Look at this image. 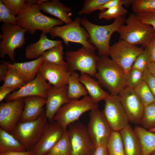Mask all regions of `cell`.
I'll return each instance as SVG.
<instances>
[{"label":"cell","instance_id":"cell-12","mask_svg":"<svg viewBox=\"0 0 155 155\" xmlns=\"http://www.w3.org/2000/svg\"><path fill=\"white\" fill-rule=\"evenodd\" d=\"M104 101V115L112 131L119 132L130 121L118 95L110 94Z\"/></svg>","mask_w":155,"mask_h":155},{"label":"cell","instance_id":"cell-34","mask_svg":"<svg viewBox=\"0 0 155 155\" xmlns=\"http://www.w3.org/2000/svg\"><path fill=\"white\" fill-rule=\"evenodd\" d=\"M140 124L148 130L155 128V102L145 106Z\"/></svg>","mask_w":155,"mask_h":155},{"label":"cell","instance_id":"cell-15","mask_svg":"<svg viewBox=\"0 0 155 155\" xmlns=\"http://www.w3.org/2000/svg\"><path fill=\"white\" fill-rule=\"evenodd\" d=\"M49 122L41 137L31 150L33 155H45L67 130H64L54 120Z\"/></svg>","mask_w":155,"mask_h":155},{"label":"cell","instance_id":"cell-29","mask_svg":"<svg viewBox=\"0 0 155 155\" xmlns=\"http://www.w3.org/2000/svg\"><path fill=\"white\" fill-rule=\"evenodd\" d=\"M109 155H125L119 132L112 131L107 142Z\"/></svg>","mask_w":155,"mask_h":155},{"label":"cell","instance_id":"cell-46","mask_svg":"<svg viewBox=\"0 0 155 155\" xmlns=\"http://www.w3.org/2000/svg\"><path fill=\"white\" fill-rule=\"evenodd\" d=\"M145 47L150 55L151 62H155V36Z\"/></svg>","mask_w":155,"mask_h":155},{"label":"cell","instance_id":"cell-8","mask_svg":"<svg viewBox=\"0 0 155 155\" xmlns=\"http://www.w3.org/2000/svg\"><path fill=\"white\" fill-rule=\"evenodd\" d=\"M65 61L69 72L78 71L94 77L97 71V64L99 56L95 51L90 50L84 46L77 51H67Z\"/></svg>","mask_w":155,"mask_h":155},{"label":"cell","instance_id":"cell-9","mask_svg":"<svg viewBox=\"0 0 155 155\" xmlns=\"http://www.w3.org/2000/svg\"><path fill=\"white\" fill-rule=\"evenodd\" d=\"M1 39L0 44V57L7 55L12 62L14 60V51L22 47L25 42V34L28 31L18 25L3 23L0 28Z\"/></svg>","mask_w":155,"mask_h":155},{"label":"cell","instance_id":"cell-2","mask_svg":"<svg viewBox=\"0 0 155 155\" xmlns=\"http://www.w3.org/2000/svg\"><path fill=\"white\" fill-rule=\"evenodd\" d=\"M95 77L100 85L113 95H118L126 86V73L108 56H99Z\"/></svg>","mask_w":155,"mask_h":155},{"label":"cell","instance_id":"cell-4","mask_svg":"<svg viewBox=\"0 0 155 155\" xmlns=\"http://www.w3.org/2000/svg\"><path fill=\"white\" fill-rule=\"evenodd\" d=\"M117 32L120 39L135 45L146 47L155 36V30L151 26L140 21L135 13H131Z\"/></svg>","mask_w":155,"mask_h":155},{"label":"cell","instance_id":"cell-19","mask_svg":"<svg viewBox=\"0 0 155 155\" xmlns=\"http://www.w3.org/2000/svg\"><path fill=\"white\" fill-rule=\"evenodd\" d=\"M71 101L68 96L67 84L58 87L52 86L46 95L45 112L48 120L53 121L54 116L61 107Z\"/></svg>","mask_w":155,"mask_h":155},{"label":"cell","instance_id":"cell-44","mask_svg":"<svg viewBox=\"0 0 155 155\" xmlns=\"http://www.w3.org/2000/svg\"><path fill=\"white\" fill-rule=\"evenodd\" d=\"M143 80L147 84L155 97V77L147 69L143 72Z\"/></svg>","mask_w":155,"mask_h":155},{"label":"cell","instance_id":"cell-28","mask_svg":"<svg viewBox=\"0 0 155 155\" xmlns=\"http://www.w3.org/2000/svg\"><path fill=\"white\" fill-rule=\"evenodd\" d=\"M26 150L24 146L13 135L0 128V153Z\"/></svg>","mask_w":155,"mask_h":155},{"label":"cell","instance_id":"cell-47","mask_svg":"<svg viewBox=\"0 0 155 155\" xmlns=\"http://www.w3.org/2000/svg\"><path fill=\"white\" fill-rule=\"evenodd\" d=\"M9 67L6 62L3 61L0 64V81H3L8 72Z\"/></svg>","mask_w":155,"mask_h":155},{"label":"cell","instance_id":"cell-45","mask_svg":"<svg viewBox=\"0 0 155 155\" xmlns=\"http://www.w3.org/2000/svg\"><path fill=\"white\" fill-rule=\"evenodd\" d=\"M92 155H109L107 142L103 143L96 147Z\"/></svg>","mask_w":155,"mask_h":155},{"label":"cell","instance_id":"cell-22","mask_svg":"<svg viewBox=\"0 0 155 155\" xmlns=\"http://www.w3.org/2000/svg\"><path fill=\"white\" fill-rule=\"evenodd\" d=\"M62 43L60 40L48 39L45 34L42 33L37 42L31 43L26 47L25 57L28 59H37L47 50Z\"/></svg>","mask_w":155,"mask_h":155},{"label":"cell","instance_id":"cell-36","mask_svg":"<svg viewBox=\"0 0 155 155\" xmlns=\"http://www.w3.org/2000/svg\"><path fill=\"white\" fill-rule=\"evenodd\" d=\"M127 12L123 6L114 7L101 11L98 14V17L100 19L110 20L123 16Z\"/></svg>","mask_w":155,"mask_h":155},{"label":"cell","instance_id":"cell-41","mask_svg":"<svg viewBox=\"0 0 155 155\" xmlns=\"http://www.w3.org/2000/svg\"><path fill=\"white\" fill-rule=\"evenodd\" d=\"M0 22L3 23L17 25V17L13 15L1 0H0Z\"/></svg>","mask_w":155,"mask_h":155},{"label":"cell","instance_id":"cell-6","mask_svg":"<svg viewBox=\"0 0 155 155\" xmlns=\"http://www.w3.org/2000/svg\"><path fill=\"white\" fill-rule=\"evenodd\" d=\"M98 107V104L89 96H86L80 100H72L63 105L54 116L53 120L66 130L69 125L78 120L84 113Z\"/></svg>","mask_w":155,"mask_h":155},{"label":"cell","instance_id":"cell-1","mask_svg":"<svg viewBox=\"0 0 155 155\" xmlns=\"http://www.w3.org/2000/svg\"><path fill=\"white\" fill-rule=\"evenodd\" d=\"M48 1L26 0L25 9L17 16V25L26 29L28 32L32 34L38 30L46 34L49 33L54 27L63 24L64 23L60 20L45 16L40 11L39 5Z\"/></svg>","mask_w":155,"mask_h":155},{"label":"cell","instance_id":"cell-48","mask_svg":"<svg viewBox=\"0 0 155 155\" xmlns=\"http://www.w3.org/2000/svg\"><path fill=\"white\" fill-rule=\"evenodd\" d=\"M17 90L10 88H0V102H1L3 99H5L6 97L11 94V92Z\"/></svg>","mask_w":155,"mask_h":155},{"label":"cell","instance_id":"cell-18","mask_svg":"<svg viewBox=\"0 0 155 155\" xmlns=\"http://www.w3.org/2000/svg\"><path fill=\"white\" fill-rule=\"evenodd\" d=\"M38 72L49 84L56 87L67 84L71 73L67 65H57L45 61L40 65Z\"/></svg>","mask_w":155,"mask_h":155},{"label":"cell","instance_id":"cell-26","mask_svg":"<svg viewBox=\"0 0 155 155\" xmlns=\"http://www.w3.org/2000/svg\"><path fill=\"white\" fill-rule=\"evenodd\" d=\"M140 142L142 155H149L155 151V132L138 125L133 128Z\"/></svg>","mask_w":155,"mask_h":155},{"label":"cell","instance_id":"cell-13","mask_svg":"<svg viewBox=\"0 0 155 155\" xmlns=\"http://www.w3.org/2000/svg\"><path fill=\"white\" fill-rule=\"evenodd\" d=\"M87 127L90 138L95 148L106 142L112 131L102 111L98 108L90 111Z\"/></svg>","mask_w":155,"mask_h":155},{"label":"cell","instance_id":"cell-14","mask_svg":"<svg viewBox=\"0 0 155 155\" xmlns=\"http://www.w3.org/2000/svg\"><path fill=\"white\" fill-rule=\"evenodd\" d=\"M118 96L130 122L140 124L145 106L134 88L126 86Z\"/></svg>","mask_w":155,"mask_h":155},{"label":"cell","instance_id":"cell-51","mask_svg":"<svg viewBox=\"0 0 155 155\" xmlns=\"http://www.w3.org/2000/svg\"><path fill=\"white\" fill-rule=\"evenodd\" d=\"M148 130L149 131H150L152 132H155V128L151 129Z\"/></svg>","mask_w":155,"mask_h":155},{"label":"cell","instance_id":"cell-16","mask_svg":"<svg viewBox=\"0 0 155 155\" xmlns=\"http://www.w3.org/2000/svg\"><path fill=\"white\" fill-rule=\"evenodd\" d=\"M38 72L33 80L26 83L21 88L8 95L5 99L6 102L33 96L46 99L47 93L52 87Z\"/></svg>","mask_w":155,"mask_h":155},{"label":"cell","instance_id":"cell-35","mask_svg":"<svg viewBox=\"0 0 155 155\" xmlns=\"http://www.w3.org/2000/svg\"><path fill=\"white\" fill-rule=\"evenodd\" d=\"M131 7L135 14L155 12V0H133Z\"/></svg>","mask_w":155,"mask_h":155},{"label":"cell","instance_id":"cell-21","mask_svg":"<svg viewBox=\"0 0 155 155\" xmlns=\"http://www.w3.org/2000/svg\"><path fill=\"white\" fill-rule=\"evenodd\" d=\"M44 60L41 56L32 61L13 64L6 62L8 66L13 69L26 83L34 80L39 68Z\"/></svg>","mask_w":155,"mask_h":155},{"label":"cell","instance_id":"cell-27","mask_svg":"<svg viewBox=\"0 0 155 155\" xmlns=\"http://www.w3.org/2000/svg\"><path fill=\"white\" fill-rule=\"evenodd\" d=\"M80 75L74 71L68 77L67 82V94L71 100H78L82 96H87L88 92L83 84L79 80Z\"/></svg>","mask_w":155,"mask_h":155},{"label":"cell","instance_id":"cell-50","mask_svg":"<svg viewBox=\"0 0 155 155\" xmlns=\"http://www.w3.org/2000/svg\"><path fill=\"white\" fill-rule=\"evenodd\" d=\"M147 70L151 74L155 77V62H151L148 66Z\"/></svg>","mask_w":155,"mask_h":155},{"label":"cell","instance_id":"cell-43","mask_svg":"<svg viewBox=\"0 0 155 155\" xmlns=\"http://www.w3.org/2000/svg\"><path fill=\"white\" fill-rule=\"evenodd\" d=\"M135 14L140 21L151 26L155 30V12H142Z\"/></svg>","mask_w":155,"mask_h":155},{"label":"cell","instance_id":"cell-25","mask_svg":"<svg viewBox=\"0 0 155 155\" xmlns=\"http://www.w3.org/2000/svg\"><path fill=\"white\" fill-rule=\"evenodd\" d=\"M79 80L86 88L89 96L96 104L102 100H104L110 94L101 88L97 80L88 74L81 73Z\"/></svg>","mask_w":155,"mask_h":155},{"label":"cell","instance_id":"cell-10","mask_svg":"<svg viewBox=\"0 0 155 155\" xmlns=\"http://www.w3.org/2000/svg\"><path fill=\"white\" fill-rule=\"evenodd\" d=\"M144 49L142 47L120 39L110 46L109 56L126 74L131 68L137 57Z\"/></svg>","mask_w":155,"mask_h":155},{"label":"cell","instance_id":"cell-30","mask_svg":"<svg viewBox=\"0 0 155 155\" xmlns=\"http://www.w3.org/2000/svg\"><path fill=\"white\" fill-rule=\"evenodd\" d=\"M63 55V48L61 44L47 50L41 56L45 61L58 65H67Z\"/></svg>","mask_w":155,"mask_h":155},{"label":"cell","instance_id":"cell-38","mask_svg":"<svg viewBox=\"0 0 155 155\" xmlns=\"http://www.w3.org/2000/svg\"><path fill=\"white\" fill-rule=\"evenodd\" d=\"M10 11L16 17L25 9L26 3L25 0H1Z\"/></svg>","mask_w":155,"mask_h":155},{"label":"cell","instance_id":"cell-40","mask_svg":"<svg viewBox=\"0 0 155 155\" xmlns=\"http://www.w3.org/2000/svg\"><path fill=\"white\" fill-rule=\"evenodd\" d=\"M108 0H85L83 6L78 12L79 15L88 14L96 10L99 7L106 3Z\"/></svg>","mask_w":155,"mask_h":155},{"label":"cell","instance_id":"cell-11","mask_svg":"<svg viewBox=\"0 0 155 155\" xmlns=\"http://www.w3.org/2000/svg\"><path fill=\"white\" fill-rule=\"evenodd\" d=\"M67 128L71 155H92L95 148L88 134L87 127L82 123L75 122Z\"/></svg>","mask_w":155,"mask_h":155},{"label":"cell","instance_id":"cell-37","mask_svg":"<svg viewBox=\"0 0 155 155\" xmlns=\"http://www.w3.org/2000/svg\"><path fill=\"white\" fill-rule=\"evenodd\" d=\"M151 62L150 55L146 48L137 57L131 68H135L144 72L147 69Z\"/></svg>","mask_w":155,"mask_h":155},{"label":"cell","instance_id":"cell-52","mask_svg":"<svg viewBox=\"0 0 155 155\" xmlns=\"http://www.w3.org/2000/svg\"><path fill=\"white\" fill-rule=\"evenodd\" d=\"M149 155H155V151L151 153Z\"/></svg>","mask_w":155,"mask_h":155},{"label":"cell","instance_id":"cell-31","mask_svg":"<svg viewBox=\"0 0 155 155\" xmlns=\"http://www.w3.org/2000/svg\"><path fill=\"white\" fill-rule=\"evenodd\" d=\"M45 155H71V149L67 132L63 135Z\"/></svg>","mask_w":155,"mask_h":155},{"label":"cell","instance_id":"cell-23","mask_svg":"<svg viewBox=\"0 0 155 155\" xmlns=\"http://www.w3.org/2000/svg\"><path fill=\"white\" fill-rule=\"evenodd\" d=\"M39 7L40 10L56 17L66 24L73 21L69 15L71 11V8L66 6L59 0H49L41 3Z\"/></svg>","mask_w":155,"mask_h":155},{"label":"cell","instance_id":"cell-3","mask_svg":"<svg viewBox=\"0 0 155 155\" xmlns=\"http://www.w3.org/2000/svg\"><path fill=\"white\" fill-rule=\"evenodd\" d=\"M125 20L124 16H122L115 19L110 24L102 26L93 24L83 17L81 24L88 33L90 42L97 49L98 55L108 56L111 37L125 23Z\"/></svg>","mask_w":155,"mask_h":155},{"label":"cell","instance_id":"cell-49","mask_svg":"<svg viewBox=\"0 0 155 155\" xmlns=\"http://www.w3.org/2000/svg\"><path fill=\"white\" fill-rule=\"evenodd\" d=\"M0 155H33V153L31 150L22 151H7L0 153Z\"/></svg>","mask_w":155,"mask_h":155},{"label":"cell","instance_id":"cell-42","mask_svg":"<svg viewBox=\"0 0 155 155\" xmlns=\"http://www.w3.org/2000/svg\"><path fill=\"white\" fill-rule=\"evenodd\" d=\"M133 1V0H108L98 7L96 10L102 11L112 8L123 6V5L129 6L131 5Z\"/></svg>","mask_w":155,"mask_h":155},{"label":"cell","instance_id":"cell-32","mask_svg":"<svg viewBox=\"0 0 155 155\" xmlns=\"http://www.w3.org/2000/svg\"><path fill=\"white\" fill-rule=\"evenodd\" d=\"M134 89L144 106L155 102V96L143 80L140 81Z\"/></svg>","mask_w":155,"mask_h":155},{"label":"cell","instance_id":"cell-20","mask_svg":"<svg viewBox=\"0 0 155 155\" xmlns=\"http://www.w3.org/2000/svg\"><path fill=\"white\" fill-rule=\"evenodd\" d=\"M46 98L38 96L27 97L23 98L24 106L20 122L34 120L37 119L44 111Z\"/></svg>","mask_w":155,"mask_h":155},{"label":"cell","instance_id":"cell-33","mask_svg":"<svg viewBox=\"0 0 155 155\" xmlns=\"http://www.w3.org/2000/svg\"><path fill=\"white\" fill-rule=\"evenodd\" d=\"M9 67L7 74L0 88H10L18 90L26 82L13 69Z\"/></svg>","mask_w":155,"mask_h":155},{"label":"cell","instance_id":"cell-7","mask_svg":"<svg viewBox=\"0 0 155 155\" xmlns=\"http://www.w3.org/2000/svg\"><path fill=\"white\" fill-rule=\"evenodd\" d=\"M81 20L77 17L69 24L54 27L49 33L53 39L57 37L61 38L67 45L70 42L79 43L90 50L95 51L96 49L90 42L88 32L81 26Z\"/></svg>","mask_w":155,"mask_h":155},{"label":"cell","instance_id":"cell-24","mask_svg":"<svg viewBox=\"0 0 155 155\" xmlns=\"http://www.w3.org/2000/svg\"><path fill=\"white\" fill-rule=\"evenodd\" d=\"M125 155H142L139 139L133 128L129 124L119 131Z\"/></svg>","mask_w":155,"mask_h":155},{"label":"cell","instance_id":"cell-17","mask_svg":"<svg viewBox=\"0 0 155 155\" xmlns=\"http://www.w3.org/2000/svg\"><path fill=\"white\" fill-rule=\"evenodd\" d=\"M24 106L23 98L15 100L0 104V128L12 131L21 117Z\"/></svg>","mask_w":155,"mask_h":155},{"label":"cell","instance_id":"cell-39","mask_svg":"<svg viewBox=\"0 0 155 155\" xmlns=\"http://www.w3.org/2000/svg\"><path fill=\"white\" fill-rule=\"evenodd\" d=\"M143 72L137 69L131 68L126 74V86L134 88L143 80Z\"/></svg>","mask_w":155,"mask_h":155},{"label":"cell","instance_id":"cell-5","mask_svg":"<svg viewBox=\"0 0 155 155\" xmlns=\"http://www.w3.org/2000/svg\"><path fill=\"white\" fill-rule=\"evenodd\" d=\"M47 120L45 111H43L36 120L19 123L11 134L22 144L26 150L30 151L42 134Z\"/></svg>","mask_w":155,"mask_h":155}]
</instances>
